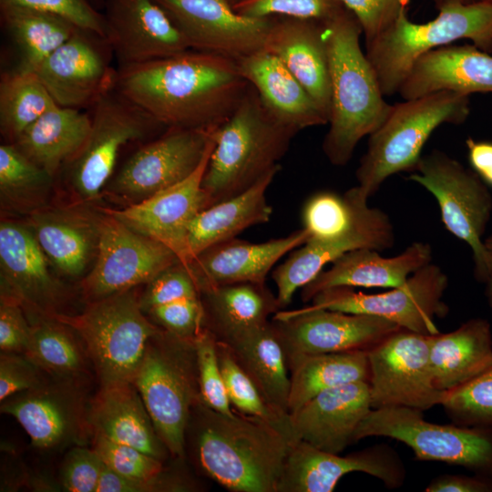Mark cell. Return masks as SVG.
<instances>
[{
	"mask_svg": "<svg viewBox=\"0 0 492 492\" xmlns=\"http://www.w3.org/2000/svg\"><path fill=\"white\" fill-rule=\"evenodd\" d=\"M102 212L97 256L82 282L83 292L90 302L149 283L167 268L180 262L164 244Z\"/></svg>",
	"mask_w": 492,
	"mask_h": 492,
	"instance_id": "obj_14",
	"label": "cell"
},
{
	"mask_svg": "<svg viewBox=\"0 0 492 492\" xmlns=\"http://www.w3.org/2000/svg\"><path fill=\"white\" fill-rule=\"evenodd\" d=\"M53 176L23 154L13 143L0 147L2 201L16 208L33 207L51 185Z\"/></svg>",
	"mask_w": 492,
	"mask_h": 492,
	"instance_id": "obj_43",
	"label": "cell"
},
{
	"mask_svg": "<svg viewBox=\"0 0 492 492\" xmlns=\"http://www.w3.org/2000/svg\"><path fill=\"white\" fill-rule=\"evenodd\" d=\"M107 42L119 68L171 56L190 48L156 0H105Z\"/></svg>",
	"mask_w": 492,
	"mask_h": 492,
	"instance_id": "obj_23",
	"label": "cell"
},
{
	"mask_svg": "<svg viewBox=\"0 0 492 492\" xmlns=\"http://www.w3.org/2000/svg\"><path fill=\"white\" fill-rule=\"evenodd\" d=\"M358 19L365 44L372 41L397 17L410 0H341Z\"/></svg>",
	"mask_w": 492,
	"mask_h": 492,
	"instance_id": "obj_53",
	"label": "cell"
},
{
	"mask_svg": "<svg viewBox=\"0 0 492 492\" xmlns=\"http://www.w3.org/2000/svg\"><path fill=\"white\" fill-rule=\"evenodd\" d=\"M441 405L455 424L492 427V366L468 383L446 392Z\"/></svg>",
	"mask_w": 492,
	"mask_h": 492,
	"instance_id": "obj_45",
	"label": "cell"
},
{
	"mask_svg": "<svg viewBox=\"0 0 492 492\" xmlns=\"http://www.w3.org/2000/svg\"><path fill=\"white\" fill-rule=\"evenodd\" d=\"M466 147L471 169L492 188V141L467 138Z\"/></svg>",
	"mask_w": 492,
	"mask_h": 492,
	"instance_id": "obj_57",
	"label": "cell"
},
{
	"mask_svg": "<svg viewBox=\"0 0 492 492\" xmlns=\"http://www.w3.org/2000/svg\"><path fill=\"white\" fill-rule=\"evenodd\" d=\"M0 9L2 21L18 50L15 71L22 73H34L77 28L67 18L50 12L18 5Z\"/></svg>",
	"mask_w": 492,
	"mask_h": 492,
	"instance_id": "obj_39",
	"label": "cell"
},
{
	"mask_svg": "<svg viewBox=\"0 0 492 492\" xmlns=\"http://www.w3.org/2000/svg\"><path fill=\"white\" fill-rule=\"evenodd\" d=\"M213 147L214 141L198 169L184 180L124 209L102 211L132 231L164 244L181 263L189 265L190 226L197 214L210 206L202 179Z\"/></svg>",
	"mask_w": 492,
	"mask_h": 492,
	"instance_id": "obj_22",
	"label": "cell"
},
{
	"mask_svg": "<svg viewBox=\"0 0 492 492\" xmlns=\"http://www.w3.org/2000/svg\"><path fill=\"white\" fill-rule=\"evenodd\" d=\"M92 107L89 135L67 163L70 182L86 200L99 196L126 144L144 138L152 130L167 128L115 88Z\"/></svg>",
	"mask_w": 492,
	"mask_h": 492,
	"instance_id": "obj_13",
	"label": "cell"
},
{
	"mask_svg": "<svg viewBox=\"0 0 492 492\" xmlns=\"http://www.w3.org/2000/svg\"><path fill=\"white\" fill-rule=\"evenodd\" d=\"M353 472L374 477L389 489L402 487L406 476L401 457L385 444L340 456L297 440L290 446L277 492H332Z\"/></svg>",
	"mask_w": 492,
	"mask_h": 492,
	"instance_id": "obj_18",
	"label": "cell"
},
{
	"mask_svg": "<svg viewBox=\"0 0 492 492\" xmlns=\"http://www.w3.org/2000/svg\"><path fill=\"white\" fill-rule=\"evenodd\" d=\"M441 90L492 94L491 53L469 44L432 50L416 61L398 94L411 99Z\"/></svg>",
	"mask_w": 492,
	"mask_h": 492,
	"instance_id": "obj_29",
	"label": "cell"
},
{
	"mask_svg": "<svg viewBox=\"0 0 492 492\" xmlns=\"http://www.w3.org/2000/svg\"><path fill=\"white\" fill-rule=\"evenodd\" d=\"M362 35L358 19L345 6L324 21L331 112L323 151L338 167L351 160L360 140L383 124L392 108L385 101L376 75L362 50Z\"/></svg>",
	"mask_w": 492,
	"mask_h": 492,
	"instance_id": "obj_3",
	"label": "cell"
},
{
	"mask_svg": "<svg viewBox=\"0 0 492 492\" xmlns=\"http://www.w3.org/2000/svg\"><path fill=\"white\" fill-rule=\"evenodd\" d=\"M323 29L324 22L319 20L274 18L263 49L285 65L329 122L331 80Z\"/></svg>",
	"mask_w": 492,
	"mask_h": 492,
	"instance_id": "obj_28",
	"label": "cell"
},
{
	"mask_svg": "<svg viewBox=\"0 0 492 492\" xmlns=\"http://www.w3.org/2000/svg\"><path fill=\"white\" fill-rule=\"evenodd\" d=\"M88 418L93 434L136 447L163 462L172 457L133 383L100 386L89 404Z\"/></svg>",
	"mask_w": 492,
	"mask_h": 492,
	"instance_id": "obj_31",
	"label": "cell"
},
{
	"mask_svg": "<svg viewBox=\"0 0 492 492\" xmlns=\"http://www.w3.org/2000/svg\"><path fill=\"white\" fill-rule=\"evenodd\" d=\"M492 1V0H491Z\"/></svg>",
	"mask_w": 492,
	"mask_h": 492,
	"instance_id": "obj_62",
	"label": "cell"
},
{
	"mask_svg": "<svg viewBox=\"0 0 492 492\" xmlns=\"http://www.w3.org/2000/svg\"><path fill=\"white\" fill-rule=\"evenodd\" d=\"M447 286L446 273L431 262L415 272L403 285L386 292L368 294L352 287H335L317 293L310 305L378 316L403 329L435 334L439 333L435 319L448 313L443 301Z\"/></svg>",
	"mask_w": 492,
	"mask_h": 492,
	"instance_id": "obj_11",
	"label": "cell"
},
{
	"mask_svg": "<svg viewBox=\"0 0 492 492\" xmlns=\"http://www.w3.org/2000/svg\"><path fill=\"white\" fill-rule=\"evenodd\" d=\"M234 59L187 50L119 68L115 89L167 128H218L250 87Z\"/></svg>",
	"mask_w": 492,
	"mask_h": 492,
	"instance_id": "obj_1",
	"label": "cell"
},
{
	"mask_svg": "<svg viewBox=\"0 0 492 492\" xmlns=\"http://www.w3.org/2000/svg\"><path fill=\"white\" fill-rule=\"evenodd\" d=\"M236 62L241 76L280 122L298 131L328 124L308 91L276 56L261 49Z\"/></svg>",
	"mask_w": 492,
	"mask_h": 492,
	"instance_id": "obj_30",
	"label": "cell"
},
{
	"mask_svg": "<svg viewBox=\"0 0 492 492\" xmlns=\"http://www.w3.org/2000/svg\"><path fill=\"white\" fill-rule=\"evenodd\" d=\"M429 339L433 379L441 391L456 389L492 366V330L485 318L469 319Z\"/></svg>",
	"mask_w": 492,
	"mask_h": 492,
	"instance_id": "obj_34",
	"label": "cell"
},
{
	"mask_svg": "<svg viewBox=\"0 0 492 492\" xmlns=\"http://www.w3.org/2000/svg\"><path fill=\"white\" fill-rule=\"evenodd\" d=\"M426 492H492V479L477 475L444 474L430 481Z\"/></svg>",
	"mask_w": 492,
	"mask_h": 492,
	"instance_id": "obj_56",
	"label": "cell"
},
{
	"mask_svg": "<svg viewBox=\"0 0 492 492\" xmlns=\"http://www.w3.org/2000/svg\"><path fill=\"white\" fill-rule=\"evenodd\" d=\"M371 409L369 384L359 381L322 392L290 418L298 440L340 454L355 442V431Z\"/></svg>",
	"mask_w": 492,
	"mask_h": 492,
	"instance_id": "obj_25",
	"label": "cell"
},
{
	"mask_svg": "<svg viewBox=\"0 0 492 492\" xmlns=\"http://www.w3.org/2000/svg\"><path fill=\"white\" fill-rule=\"evenodd\" d=\"M92 448L103 463L117 474L132 479H149L162 471L163 461L141 450L93 434Z\"/></svg>",
	"mask_w": 492,
	"mask_h": 492,
	"instance_id": "obj_48",
	"label": "cell"
},
{
	"mask_svg": "<svg viewBox=\"0 0 492 492\" xmlns=\"http://www.w3.org/2000/svg\"><path fill=\"white\" fill-rule=\"evenodd\" d=\"M226 345L266 402L280 414L289 415L290 373L282 343L272 321Z\"/></svg>",
	"mask_w": 492,
	"mask_h": 492,
	"instance_id": "obj_37",
	"label": "cell"
},
{
	"mask_svg": "<svg viewBox=\"0 0 492 492\" xmlns=\"http://www.w3.org/2000/svg\"><path fill=\"white\" fill-rule=\"evenodd\" d=\"M429 243L415 241L401 253L384 257L374 249L349 251L323 270L301 290L304 302L319 292L335 287L395 288L403 285L417 270L432 262Z\"/></svg>",
	"mask_w": 492,
	"mask_h": 492,
	"instance_id": "obj_27",
	"label": "cell"
},
{
	"mask_svg": "<svg viewBox=\"0 0 492 492\" xmlns=\"http://www.w3.org/2000/svg\"><path fill=\"white\" fill-rule=\"evenodd\" d=\"M280 169L281 167L270 171L244 192L214 203L197 214L188 235L190 262L209 247L270 220L272 208L267 201L266 191Z\"/></svg>",
	"mask_w": 492,
	"mask_h": 492,
	"instance_id": "obj_35",
	"label": "cell"
},
{
	"mask_svg": "<svg viewBox=\"0 0 492 492\" xmlns=\"http://www.w3.org/2000/svg\"><path fill=\"white\" fill-rule=\"evenodd\" d=\"M143 312L159 328L181 338L193 340L205 329L200 296L174 299Z\"/></svg>",
	"mask_w": 492,
	"mask_h": 492,
	"instance_id": "obj_49",
	"label": "cell"
},
{
	"mask_svg": "<svg viewBox=\"0 0 492 492\" xmlns=\"http://www.w3.org/2000/svg\"><path fill=\"white\" fill-rule=\"evenodd\" d=\"M103 461L93 448L72 446L60 469V482L66 491L96 492Z\"/></svg>",
	"mask_w": 492,
	"mask_h": 492,
	"instance_id": "obj_52",
	"label": "cell"
},
{
	"mask_svg": "<svg viewBox=\"0 0 492 492\" xmlns=\"http://www.w3.org/2000/svg\"><path fill=\"white\" fill-rule=\"evenodd\" d=\"M58 106L36 73H5L0 82V129L12 142L46 111Z\"/></svg>",
	"mask_w": 492,
	"mask_h": 492,
	"instance_id": "obj_41",
	"label": "cell"
},
{
	"mask_svg": "<svg viewBox=\"0 0 492 492\" xmlns=\"http://www.w3.org/2000/svg\"><path fill=\"white\" fill-rule=\"evenodd\" d=\"M218 128H168L129 157L109 191L130 205L184 180L200 165Z\"/></svg>",
	"mask_w": 492,
	"mask_h": 492,
	"instance_id": "obj_15",
	"label": "cell"
},
{
	"mask_svg": "<svg viewBox=\"0 0 492 492\" xmlns=\"http://www.w3.org/2000/svg\"><path fill=\"white\" fill-rule=\"evenodd\" d=\"M192 50L234 60L263 49L274 21L238 13L228 0H156Z\"/></svg>",
	"mask_w": 492,
	"mask_h": 492,
	"instance_id": "obj_19",
	"label": "cell"
},
{
	"mask_svg": "<svg viewBox=\"0 0 492 492\" xmlns=\"http://www.w3.org/2000/svg\"><path fill=\"white\" fill-rule=\"evenodd\" d=\"M232 5H234L236 3H238L241 0H228Z\"/></svg>",
	"mask_w": 492,
	"mask_h": 492,
	"instance_id": "obj_61",
	"label": "cell"
},
{
	"mask_svg": "<svg viewBox=\"0 0 492 492\" xmlns=\"http://www.w3.org/2000/svg\"><path fill=\"white\" fill-rule=\"evenodd\" d=\"M384 436L404 443L421 461L461 466L492 479V427L426 421L423 411L389 406L372 408L354 434L355 442Z\"/></svg>",
	"mask_w": 492,
	"mask_h": 492,
	"instance_id": "obj_9",
	"label": "cell"
},
{
	"mask_svg": "<svg viewBox=\"0 0 492 492\" xmlns=\"http://www.w3.org/2000/svg\"><path fill=\"white\" fill-rule=\"evenodd\" d=\"M74 380H45L35 388L2 401L1 413L13 416L38 449L85 446L93 436L89 405Z\"/></svg>",
	"mask_w": 492,
	"mask_h": 492,
	"instance_id": "obj_17",
	"label": "cell"
},
{
	"mask_svg": "<svg viewBox=\"0 0 492 492\" xmlns=\"http://www.w3.org/2000/svg\"><path fill=\"white\" fill-rule=\"evenodd\" d=\"M22 303L14 296L1 292L0 349L1 352L24 354L29 342L31 325Z\"/></svg>",
	"mask_w": 492,
	"mask_h": 492,
	"instance_id": "obj_55",
	"label": "cell"
},
{
	"mask_svg": "<svg viewBox=\"0 0 492 492\" xmlns=\"http://www.w3.org/2000/svg\"><path fill=\"white\" fill-rule=\"evenodd\" d=\"M292 443L261 418L235 409L228 415L201 400L193 405L185 432L186 458L231 492H277Z\"/></svg>",
	"mask_w": 492,
	"mask_h": 492,
	"instance_id": "obj_2",
	"label": "cell"
},
{
	"mask_svg": "<svg viewBox=\"0 0 492 492\" xmlns=\"http://www.w3.org/2000/svg\"><path fill=\"white\" fill-rule=\"evenodd\" d=\"M426 23H414L408 7L372 41L365 44L370 62L384 96L398 93L416 61L438 47L468 39L492 53V1L454 3L438 9Z\"/></svg>",
	"mask_w": 492,
	"mask_h": 492,
	"instance_id": "obj_5",
	"label": "cell"
},
{
	"mask_svg": "<svg viewBox=\"0 0 492 492\" xmlns=\"http://www.w3.org/2000/svg\"><path fill=\"white\" fill-rule=\"evenodd\" d=\"M408 179L436 199L446 230L472 252L474 277L481 283L486 271L484 234L492 215V195L481 179L439 149L422 156Z\"/></svg>",
	"mask_w": 492,
	"mask_h": 492,
	"instance_id": "obj_10",
	"label": "cell"
},
{
	"mask_svg": "<svg viewBox=\"0 0 492 492\" xmlns=\"http://www.w3.org/2000/svg\"><path fill=\"white\" fill-rule=\"evenodd\" d=\"M486 271L481 283L487 305L492 308V233L484 239Z\"/></svg>",
	"mask_w": 492,
	"mask_h": 492,
	"instance_id": "obj_58",
	"label": "cell"
},
{
	"mask_svg": "<svg viewBox=\"0 0 492 492\" xmlns=\"http://www.w3.org/2000/svg\"><path fill=\"white\" fill-rule=\"evenodd\" d=\"M469 114V96L448 90L392 105L383 124L369 135L355 171L357 186L370 198L391 176L414 171L432 133L444 124H463Z\"/></svg>",
	"mask_w": 492,
	"mask_h": 492,
	"instance_id": "obj_6",
	"label": "cell"
},
{
	"mask_svg": "<svg viewBox=\"0 0 492 492\" xmlns=\"http://www.w3.org/2000/svg\"><path fill=\"white\" fill-rule=\"evenodd\" d=\"M49 317L77 333L101 386L133 383L149 340L160 330L133 289L90 302L79 314Z\"/></svg>",
	"mask_w": 492,
	"mask_h": 492,
	"instance_id": "obj_8",
	"label": "cell"
},
{
	"mask_svg": "<svg viewBox=\"0 0 492 492\" xmlns=\"http://www.w3.org/2000/svg\"><path fill=\"white\" fill-rule=\"evenodd\" d=\"M344 7L341 0H241L233 5L252 17H292L327 21Z\"/></svg>",
	"mask_w": 492,
	"mask_h": 492,
	"instance_id": "obj_47",
	"label": "cell"
},
{
	"mask_svg": "<svg viewBox=\"0 0 492 492\" xmlns=\"http://www.w3.org/2000/svg\"><path fill=\"white\" fill-rule=\"evenodd\" d=\"M0 267L3 292L46 316L57 313L63 288L49 272L47 258L29 226L1 222Z\"/></svg>",
	"mask_w": 492,
	"mask_h": 492,
	"instance_id": "obj_24",
	"label": "cell"
},
{
	"mask_svg": "<svg viewBox=\"0 0 492 492\" xmlns=\"http://www.w3.org/2000/svg\"><path fill=\"white\" fill-rule=\"evenodd\" d=\"M4 5H18L58 15L77 27L107 40L104 16L89 0H0V6Z\"/></svg>",
	"mask_w": 492,
	"mask_h": 492,
	"instance_id": "obj_51",
	"label": "cell"
},
{
	"mask_svg": "<svg viewBox=\"0 0 492 492\" xmlns=\"http://www.w3.org/2000/svg\"><path fill=\"white\" fill-rule=\"evenodd\" d=\"M309 239L305 229L265 242L253 243L236 238L209 247L189 264L200 292L241 282L265 283L274 264Z\"/></svg>",
	"mask_w": 492,
	"mask_h": 492,
	"instance_id": "obj_26",
	"label": "cell"
},
{
	"mask_svg": "<svg viewBox=\"0 0 492 492\" xmlns=\"http://www.w3.org/2000/svg\"><path fill=\"white\" fill-rule=\"evenodd\" d=\"M363 198L351 228L341 237L328 241H307L272 272L281 308L286 307L298 289L312 282L324 267L345 253L358 249L379 251L395 245V234L389 216L370 207Z\"/></svg>",
	"mask_w": 492,
	"mask_h": 492,
	"instance_id": "obj_21",
	"label": "cell"
},
{
	"mask_svg": "<svg viewBox=\"0 0 492 492\" xmlns=\"http://www.w3.org/2000/svg\"><path fill=\"white\" fill-rule=\"evenodd\" d=\"M69 329L49 316L38 321L31 325L24 354L53 377L77 379L85 370L87 354Z\"/></svg>",
	"mask_w": 492,
	"mask_h": 492,
	"instance_id": "obj_40",
	"label": "cell"
},
{
	"mask_svg": "<svg viewBox=\"0 0 492 492\" xmlns=\"http://www.w3.org/2000/svg\"><path fill=\"white\" fill-rule=\"evenodd\" d=\"M430 335L400 328L368 351L372 408L441 405L446 392L434 383Z\"/></svg>",
	"mask_w": 492,
	"mask_h": 492,
	"instance_id": "obj_12",
	"label": "cell"
},
{
	"mask_svg": "<svg viewBox=\"0 0 492 492\" xmlns=\"http://www.w3.org/2000/svg\"><path fill=\"white\" fill-rule=\"evenodd\" d=\"M477 1L478 0H433L437 10L446 5L453 4V3L469 4V3H473Z\"/></svg>",
	"mask_w": 492,
	"mask_h": 492,
	"instance_id": "obj_59",
	"label": "cell"
},
{
	"mask_svg": "<svg viewBox=\"0 0 492 492\" xmlns=\"http://www.w3.org/2000/svg\"><path fill=\"white\" fill-rule=\"evenodd\" d=\"M299 131L276 119L250 86L231 116L214 134L202 179L210 206L237 196L280 168Z\"/></svg>",
	"mask_w": 492,
	"mask_h": 492,
	"instance_id": "obj_4",
	"label": "cell"
},
{
	"mask_svg": "<svg viewBox=\"0 0 492 492\" xmlns=\"http://www.w3.org/2000/svg\"><path fill=\"white\" fill-rule=\"evenodd\" d=\"M217 355L225 389L233 409L240 413L261 418L296 442L290 414L282 415L273 409L263 398L253 382L238 364L228 346L217 341Z\"/></svg>",
	"mask_w": 492,
	"mask_h": 492,
	"instance_id": "obj_44",
	"label": "cell"
},
{
	"mask_svg": "<svg viewBox=\"0 0 492 492\" xmlns=\"http://www.w3.org/2000/svg\"><path fill=\"white\" fill-rule=\"evenodd\" d=\"M91 116L81 109L56 106L28 126L12 143L54 177L85 144Z\"/></svg>",
	"mask_w": 492,
	"mask_h": 492,
	"instance_id": "obj_36",
	"label": "cell"
},
{
	"mask_svg": "<svg viewBox=\"0 0 492 492\" xmlns=\"http://www.w3.org/2000/svg\"><path fill=\"white\" fill-rule=\"evenodd\" d=\"M107 40L77 27L34 73L60 107L94 106L115 88L118 71L108 61Z\"/></svg>",
	"mask_w": 492,
	"mask_h": 492,
	"instance_id": "obj_20",
	"label": "cell"
},
{
	"mask_svg": "<svg viewBox=\"0 0 492 492\" xmlns=\"http://www.w3.org/2000/svg\"><path fill=\"white\" fill-rule=\"evenodd\" d=\"M99 218L77 209L43 210L32 214L28 226L47 260L60 273L75 278L96 259Z\"/></svg>",
	"mask_w": 492,
	"mask_h": 492,
	"instance_id": "obj_33",
	"label": "cell"
},
{
	"mask_svg": "<svg viewBox=\"0 0 492 492\" xmlns=\"http://www.w3.org/2000/svg\"><path fill=\"white\" fill-rule=\"evenodd\" d=\"M193 480L179 467H166L149 479L120 476L103 465L96 492H181L196 490Z\"/></svg>",
	"mask_w": 492,
	"mask_h": 492,
	"instance_id": "obj_50",
	"label": "cell"
},
{
	"mask_svg": "<svg viewBox=\"0 0 492 492\" xmlns=\"http://www.w3.org/2000/svg\"><path fill=\"white\" fill-rule=\"evenodd\" d=\"M287 359L302 354L369 351L396 323L378 316L347 313L311 305L279 311L272 317Z\"/></svg>",
	"mask_w": 492,
	"mask_h": 492,
	"instance_id": "obj_16",
	"label": "cell"
},
{
	"mask_svg": "<svg viewBox=\"0 0 492 492\" xmlns=\"http://www.w3.org/2000/svg\"><path fill=\"white\" fill-rule=\"evenodd\" d=\"M200 400L210 408L232 415V408L217 355V340L206 328L194 339Z\"/></svg>",
	"mask_w": 492,
	"mask_h": 492,
	"instance_id": "obj_46",
	"label": "cell"
},
{
	"mask_svg": "<svg viewBox=\"0 0 492 492\" xmlns=\"http://www.w3.org/2000/svg\"><path fill=\"white\" fill-rule=\"evenodd\" d=\"M90 3L96 7V5L98 3V5L103 7V4L105 0H89Z\"/></svg>",
	"mask_w": 492,
	"mask_h": 492,
	"instance_id": "obj_60",
	"label": "cell"
},
{
	"mask_svg": "<svg viewBox=\"0 0 492 492\" xmlns=\"http://www.w3.org/2000/svg\"><path fill=\"white\" fill-rule=\"evenodd\" d=\"M44 372L26 355L20 353L1 352L0 400L36 387L45 379Z\"/></svg>",
	"mask_w": 492,
	"mask_h": 492,
	"instance_id": "obj_54",
	"label": "cell"
},
{
	"mask_svg": "<svg viewBox=\"0 0 492 492\" xmlns=\"http://www.w3.org/2000/svg\"><path fill=\"white\" fill-rule=\"evenodd\" d=\"M204 326L218 342L232 343L267 324L282 308L265 283L241 282L200 292Z\"/></svg>",
	"mask_w": 492,
	"mask_h": 492,
	"instance_id": "obj_32",
	"label": "cell"
},
{
	"mask_svg": "<svg viewBox=\"0 0 492 492\" xmlns=\"http://www.w3.org/2000/svg\"><path fill=\"white\" fill-rule=\"evenodd\" d=\"M133 384L171 456L187 459L185 432L200 400L194 339L160 329L149 340Z\"/></svg>",
	"mask_w": 492,
	"mask_h": 492,
	"instance_id": "obj_7",
	"label": "cell"
},
{
	"mask_svg": "<svg viewBox=\"0 0 492 492\" xmlns=\"http://www.w3.org/2000/svg\"><path fill=\"white\" fill-rule=\"evenodd\" d=\"M287 366L289 414L322 392L369 379L367 351L302 354L287 359Z\"/></svg>",
	"mask_w": 492,
	"mask_h": 492,
	"instance_id": "obj_38",
	"label": "cell"
},
{
	"mask_svg": "<svg viewBox=\"0 0 492 492\" xmlns=\"http://www.w3.org/2000/svg\"><path fill=\"white\" fill-rule=\"evenodd\" d=\"M364 197L369 198L357 185L343 194L323 190L311 196L302 209V228L309 233L308 241H328L343 235Z\"/></svg>",
	"mask_w": 492,
	"mask_h": 492,
	"instance_id": "obj_42",
	"label": "cell"
}]
</instances>
